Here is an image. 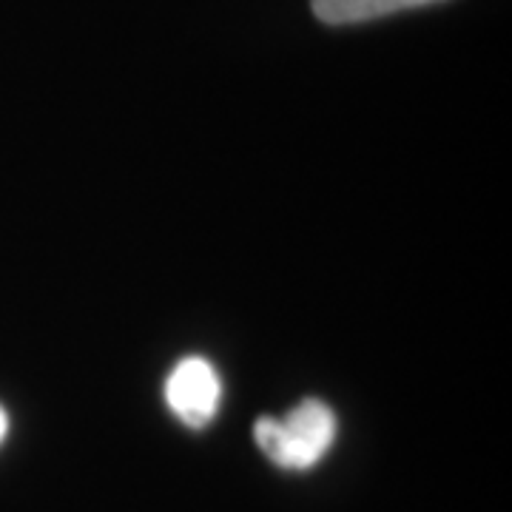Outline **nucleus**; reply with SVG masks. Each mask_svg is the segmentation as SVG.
I'll return each mask as SVG.
<instances>
[{"label":"nucleus","instance_id":"nucleus-3","mask_svg":"<svg viewBox=\"0 0 512 512\" xmlns=\"http://www.w3.org/2000/svg\"><path fill=\"white\" fill-rule=\"evenodd\" d=\"M433 3H444V0H311V9L328 26H350V23H367Z\"/></svg>","mask_w":512,"mask_h":512},{"label":"nucleus","instance_id":"nucleus-1","mask_svg":"<svg viewBox=\"0 0 512 512\" xmlns=\"http://www.w3.org/2000/svg\"><path fill=\"white\" fill-rule=\"evenodd\" d=\"M336 413L319 399H305L285 419L256 421L254 439L259 450L282 470H311L336 441Z\"/></svg>","mask_w":512,"mask_h":512},{"label":"nucleus","instance_id":"nucleus-4","mask_svg":"<svg viewBox=\"0 0 512 512\" xmlns=\"http://www.w3.org/2000/svg\"><path fill=\"white\" fill-rule=\"evenodd\" d=\"M6 430H9V416H6V410L0 407V441L6 439Z\"/></svg>","mask_w":512,"mask_h":512},{"label":"nucleus","instance_id":"nucleus-2","mask_svg":"<svg viewBox=\"0 0 512 512\" xmlns=\"http://www.w3.org/2000/svg\"><path fill=\"white\" fill-rule=\"evenodd\" d=\"M222 382L214 365L202 356H185L165 379V404L177 419L200 430L217 416Z\"/></svg>","mask_w":512,"mask_h":512}]
</instances>
